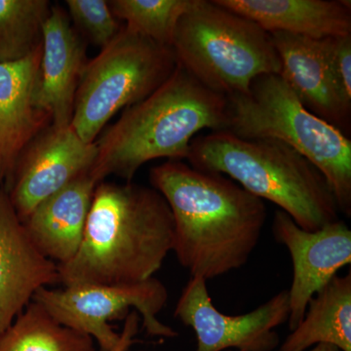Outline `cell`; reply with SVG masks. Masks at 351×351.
Returning a JSON list of instances; mask_svg holds the SVG:
<instances>
[{"label": "cell", "mask_w": 351, "mask_h": 351, "mask_svg": "<svg viewBox=\"0 0 351 351\" xmlns=\"http://www.w3.org/2000/svg\"><path fill=\"white\" fill-rule=\"evenodd\" d=\"M174 221L154 188L101 182L75 257L58 265L64 287L126 285L154 277L172 252Z\"/></svg>", "instance_id": "7a4b0ae2"}, {"label": "cell", "mask_w": 351, "mask_h": 351, "mask_svg": "<svg viewBox=\"0 0 351 351\" xmlns=\"http://www.w3.org/2000/svg\"><path fill=\"white\" fill-rule=\"evenodd\" d=\"M43 46L21 61L0 64V186L9 191L23 152L52 124L39 105Z\"/></svg>", "instance_id": "7c38bea8"}, {"label": "cell", "mask_w": 351, "mask_h": 351, "mask_svg": "<svg viewBox=\"0 0 351 351\" xmlns=\"http://www.w3.org/2000/svg\"><path fill=\"white\" fill-rule=\"evenodd\" d=\"M171 48L178 64L226 97L247 93L258 76L281 73L271 34L215 0H195L178 23Z\"/></svg>", "instance_id": "8992f818"}, {"label": "cell", "mask_w": 351, "mask_h": 351, "mask_svg": "<svg viewBox=\"0 0 351 351\" xmlns=\"http://www.w3.org/2000/svg\"><path fill=\"white\" fill-rule=\"evenodd\" d=\"M96 156V144L84 142L71 125L44 129L21 156L7 191L21 221L44 199L89 173Z\"/></svg>", "instance_id": "8fae6325"}, {"label": "cell", "mask_w": 351, "mask_h": 351, "mask_svg": "<svg viewBox=\"0 0 351 351\" xmlns=\"http://www.w3.org/2000/svg\"><path fill=\"white\" fill-rule=\"evenodd\" d=\"M59 283L58 265L36 248L5 189L0 186V335L39 289Z\"/></svg>", "instance_id": "4fadbf2b"}, {"label": "cell", "mask_w": 351, "mask_h": 351, "mask_svg": "<svg viewBox=\"0 0 351 351\" xmlns=\"http://www.w3.org/2000/svg\"><path fill=\"white\" fill-rule=\"evenodd\" d=\"M168 298L166 286L152 277L126 285L41 288L32 301L64 326L91 337L101 351H127L135 343L140 320L149 336H178L158 318Z\"/></svg>", "instance_id": "ba28073f"}, {"label": "cell", "mask_w": 351, "mask_h": 351, "mask_svg": "<svg viewBox=\"0 0 351 351\" xmlns=\"http://www.w3.org/2000/svg\"><path fill=\"white\" fill-rule=\"evenodd\" d=\"M302 351H341L337 346L329 345V343H319L313 346V348H308L306 350Z\"/></svg>", "instance_id": "cb8c5ba5"}, {"label": "cell", "mask_w": 351, "mask_h": 351, "mask_svg": "<svg viewBox=\"0 0 351 351\" xmlns=\"http://www.w3.org/2000/svg\"><path fill=\"white\" fill-rule=\"evenodd\" d=\"M225 351H241V350H225Z\"/></svg>", "instance_id": "d4e9b609"}, {"label": "cell", "mask_w": 351, "mask_h": 351, "mask_svg": "<svg viewBox=\"0 0 351 351\" xmlns=\"http://www.w3.org/2000/svg\"><path fill=\"white\" fill-rule=\"evenodd\" d=\"M226 131L245 140H276L320 171L339 212L351 215V141L309 112L279 75L258 76L247 93L226 97Z\"/></svg>", "instance_id": "5b68a950"}, {"label": "cell", "mask_w": 351, "mask_h": 351, "mask_svg": "<svg viewBox=\"0 0 351 351\" xmlns=\"http://www.w3.org/2000/svg\"><path fill=\"white\" fill-rule=\"evenodd\" d=\"M323 40L332 82L341 99L351 107V36Z\"/></svg>", "instance_id": "603a6c76"}, {"label": "cell", "mask_w": 351, "mask_h": 351, "mask_svg": "<svg viewBox=\"0 0 351 351\" xmlns=\"http://www.w3.org/2000/svg\"><path fill=\"white\" fill-rule=\"evenodd\" d=\"M143 351H149V350H143Z\"/></svg>", "instance_id": "484cf974"}, {"label": "cell", "mask_w": 351, "mask_h": 351, "mask_svg": "<svg viewBox=\"0 0 351 351\" xmlns=\"http://www.w3.org/2000/svg\"><path fill=\"white\" fill-rule=\"evenodd\" d=\"M172 48L127 29L83 69L71 126L86 143H95L108 120L121 108L145 100L177 66Z\"/></svg>", "instance_id": "52a82bcc"}, {"label": "cell", "mask_w": 351, "mask_h": 351, "mask_svg": "<svg viewBox=\"0 0 351 351\" xmlns=\"http://www.w3.org/2000/svg\"><path fill=\"white\" fill-rule=\"evenodd\" d=\"M68 15L80 36L101 48L117 38L123 27L106 0H66Z\"/></svg>", "instance_id": "7402d4cb"}, {"label": "cell", "mask_w": 351, "mask_h": 351, "mask_svg": "<svg viewBox=\"0 0 351 351\" xmlns=\"http://www.w3.org/2000/svg\"><path fill=\"white\" fill-rule=\"evenodd\" d=\"M329 343L351 351V274L334 277L307 306L302 322L278 351H302Z\"/></svg>", "instance_id": "ac0fdd59"}, {"label": "cell", "mask_w": 351, "mask_h": 351, "mask_svg": "<svg viewBox=\"0 0 351 351\" xmlns=\"http://www.w3.org/2000/svg\"><path fill=\"white\" fill-rule=\"evenodd\" d=\"M195 0H112L108 5L127 29L171 47L178 23Z\"/></svg>", "instance_id": "44dd1931"}, {"label": "cell", "mask_w": 351, "mask_h": 351, "mask_svg": "<svg viewBox=\"0 0 351 351\" xmlns=\"http://www.w3.org/2000/svg\"><path fill=\"white\" fill-rule=\"evenodd\" d=\"M186 160L195 169L228 176L252 195L274 203L302 230L314 232L339 219L324 176L278 141L214 131L191 141Z\"/></svg>", "instance_id": "277c9868"}, {"label": "cell", "mask_w": 351, "mask_h": 351, "mask_svg": "<svg viewBox=\"0 0 351 351\" xmlns=\"http://www.w3.org/2000/svg\"><path fill=\"white\" fill-rule=\"evenodd\" d=\"M228 100L178 64L170 77L145 100L125 108L95 142L89 174L97 184L110 175L132 182L144 164L157 158L182 160L204 129L226 130Z\"/></svg>", "instance_id": "3957f363"}, {"label": "cell", "mask_w": 351, "mask_h": 351, "mask_svg": "<svg viewBox=\"0 0 351 351\" xmlns=\"http://www.w3.org/2000/svg\"><path fill=\"white\" fill-rule=\"evenodd\" d=\"M86 43L62 7L53 5L43 27L38 101L56 127L71 125L76 91L87 64Z\"/></svg>", "instance_id": "9a60e30c"}, {"label": "cell", "mask_w": 351, "mask_h": 351, "mask_svg": "<svg viewBox=\"0 0 351 351\" xmlns=\"http://www.w3.org/2000/svg\"><path fill=\"white\" fill-rule=\"evenodd\" d=\"M272 232L292 258L288 325L293 331L304 319L314 295L331 282L339 269L350 265L351 230L345 221L338 219L308 232L278 210L274 215Z\"/></svg>", "instance_id": "30bf717a"}, {"label": "cell", "mask_w": 351, "mask_h": 351, "mask_svg": "<svg viewBox=\"0 0 351 351\" xmlns=\"http://www.w3.org/2000/svg\"><path fill=\"white\" fill-rule=\"evenodd\" d=\"M288 290L241 315H226L214 306L207 281L191 277L175 308V317L195 331V351H274L279 345L276 328L288 322Z\"/></svg>", "instance_id": "9c48e42d"}, {"label": "cell", "mask_w": 351, "mask_h": 351, "mask_svg": "<svg viewBox=\"0 0 351 351\" xmlns=\"http://www.w3.org/2000/svg\"><path fill=\"white\" fill-rule=\"evenodd\" d=\"M0 351H95V341L32 301L0 335Z\"/></svg>", "instance_id": "d6986e66"}, {"label": "cell", "mask_w": 351, "mask_h": 351, "mask_svg": "<svg viewBox=\"0 0 351 351\" xmlns=\"http://www.w3.org/2000/svg\"><path fill=\"white\" fill-rule=\"evenodd\" d=\"M265 31L313 39L351 36V2L343 0H215Z\"/></svg>", "instance_id": "e0dca14e"}, {"label": "cell", "mask_w": 351, "mask_h": 351, "mask_svg": "<svg viewBox=\"0 0 351 351\" xmlns=\"http://www.w3.org/2000/svg\"><path fill=\"white\" fill-rule=\"evenodd\" d=\"M270 34L280 59L281 77L309 112L348 136L351 107L332 82L324 40L286 32Z\"/></svg>", "instance_id": "5bb4252c"}, {"label": "cell", "mask_w": 351, "mask_h": 351, "mask_svg": "<svg viewBox=\"0 0 351 351\" xmlns=\"http://www.w3.org/2000/svg\"><path fill=\"white\" fill-rule=\"evenodd\" d=\"M174 221L172 252L191 277L212 280L241 269L262 237L265 202L226 176L182 160L149 171Z\"/></svg>", "instance_id": "6da1fadb"}, {"label": "cell", "mask_w": 351, "mask_h": 351, "mask_svg": "<svg viewBox=\"0 0 351 351\" xmlns=\"http://www.w3.org/2000/svg\"><path fill=\"white\" fill-rule=\"evenodd\" d=\"M48 0H0V64L21 61L43 46Z\"/></svg>", "instance_id": "ffe728a7"}, {"label": "cell", "mask_w": 351, "mask_h": 351, "mask_svg": "<svg viewBox=\"0 0 351 351\" xmlns=\"http://www.w3.org/2000/svg\"><path fill=\"white\" fill-rule=\"evenodd\" d=\"M97 184L89 173L80 176L39 203L24 221L36 248L57 265L77 253Z\"/></svg>", "instance_id": "2e32d148"}]
</instances>
